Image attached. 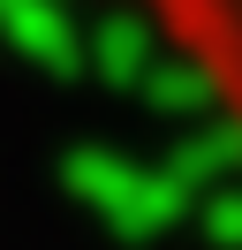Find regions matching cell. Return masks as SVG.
<instances>
[{
	"mask_svg": "<svg viewBox=\"0 0 242 250\" xmlns=\"http://www.w3.org/2000/svg\"><path fill=\"white\" fill-rule=\"evenodd\" d=\"M242 137V0H129Z\"/></svg>",
	"mask_w": 242,
	"mask_h": 250,
	"instance_id": "cell-1",
	"label": "cell"
}]
</instances>
